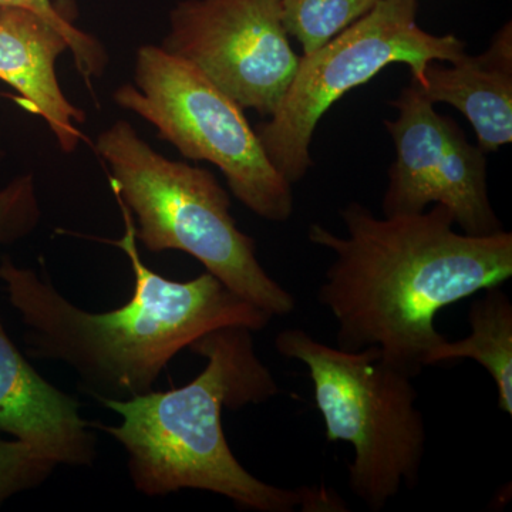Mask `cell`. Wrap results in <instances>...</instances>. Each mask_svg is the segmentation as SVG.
Returning a JSON list of instances; mask_svg holds the SVG:
<instances>
[{"label":"cell","mask_w":512,"mask_h":512,"mask_svg":"<svg viewBox=\"0 0 512 512\" xmlns=\"http://www.w3.org/2000/svg\"><path fill=\"white\" fill-rule=\"evenodd\" d=\"M340 218L346 237L320 224L308 231L312 244L335 255L318 299L338 323V348H375L413 379L446 340L434 326L437 313L512 276L511 232H457L443 205L379 218L350 202Z\"/></svg>","instance_id":"1"},{"label":"cell","mask_w":512,"mask_h":512,"mask_svg":"<svg viewBox=\"0 0 512 512\" xmlns=\"http://www.w3.org/2000/svg\"><path fill=\"white\" fill-rule=\"evenodd\" d=\"M116 201L124 235L97 239L121 249L133 269V296L121 308L84 311L33 269L8 255L0 259V282L26 328L29 355L72 367L80 392L97 402L151 392L168 363L212 330L242 326L256 332L272 319L210 272L177 282L148 268L138 251L133 215Z\"/></svg>","instance_id":"2"},{"label":"cell","mask_w":512,"mask_h":512,"mask_svg":"<svg viewBox=\"0 0 512 512\" xmlns=\"http://www.w3.org/2000/svg\"><path fill=\"white\" fill-rule=\"evenodd\" d=\"M207 359L200 376L180 389L148 392L126 400H100L120 414L119 426L93 423L127 454L128 476L138 493L165 497L181 490L222 495L241 510L323 511L338 503L325 488L286 490L259 480L232 453L222 410L262 404L278 384L254 349L252 330L215 329L190 346Z\"/></svg>","instance_id":"3"},{"label":"cell","mask_w":512,"mask_h":512,"mask_svg":"<svg viewBox=\"0 0 512 512\" xmlns=\"http://www.w3.org/2000/svg\"><path fill=\"white\" fill-rule=\"evenodd\" d=\"M94 150L109 165L114 197L130 210L147 251L191 255L272 318L295 311L292 293L265 271L254 239L237 227L231 198L214 174L157 153L124 120L101 131Z\"/></svg>","instance_id":"4"},{"label":"cell","mask_w":512,"mask_h":512,"mask_svg":"<svg viewBox=\"0 0 512 512\" xmlns=\"http://www.w3.org/2000/svg\"><path fill=\"white\" fill-rule=\"evenodd\" d=\"M275 349L308 367L326 439L352 444L348 480L356 498L379 512L403 485H417L427 429L413 377L383 362L375 348H333L302 329L282 330Z\"/></svg>","instance_id":"5"},{"label":"cell","mask_w":512,"mask_h":512,"mask_svg":"<svg viewBox=\"0 0 512 512\" xmlns=\"http://www.w3.org/2000/svg\"><path fill=\"white\" fill-rule=\"evenodd\" d=\"M134 83L114 92L120 109L153 124L188 160L218 167L234 197L258 217H292V185L266 156L244 109L197 67L161 46H141Z\"/></svg>","instance_id":"6"},{"label":"cell","mask_w":512,"mask_h":512,"mask_svg":"<svg viewBox=\"0 0 512 512\" xmlns=\"http://www.w3.org/2000/svg\"><path fill=\"white\" fill-rule=\"evenodd\" d=\"M417 0H380L348 29L303 55L274 114L255 127L266 156L289 184L313 167L311 144L320 119L336 101L369 83L390 64H407L419 83L431 62L466 53L456 35H431L417 23Z\"/></svg>","instance_id":"7"},{"label":"cell","mask_w":512,"mask_h":512,"mask_svg":"<svg viewBox=\"0 0 512 512\" xmlns=\"http://www.w3.org/2000/svg\"><path fill=\"white\" fill-rule=\"evenodd\" d=\"M161 47L262 117L274 114L301 60L281 0H183L171 10Z\"/></svg>","instance_id":"8"},{"label":"cell","mask_w":512,"mask_h":512,"mask_svg":"<svg viewBox=\"0 0 512 512\" xmlns=\"http://www.w3.org/2000/svg\"><path fill=\"white\" fill-rule=\"evenodd\" d=\"M392 106L396 120L384 121L396 148L384 192V217L413 215L431 204L446 207L461 231L484 237L503 231L487 183V157L451 117L434 109L420 87H404Z\"/></svg>","instance_id":"9"},{"label":"cell","mask_w":512,"mask_h":512,"mask_svg":"<svg viewBox=\"0 0 512 512\" xmlns=\"http://www.w3.org/2000/svg\"><path fill=\"white\" fill-rule=\"evenodd\" d=\"M93 423L79 400L43 379L10 340L0 318V433L28 444L57 466L96 463Z\"/></svg>","instance_id":"10"},{"label":"cell","mask_w":512,"mask_h":512,"mask_svg":"<svg viewBox=\"0 0 512 512\" xmlns=\"http://www.w3.org/2000/svg\"><path fill=\"white\" fill-rule=\"evenodd\" d=\"M69 40L33 10L0 8V80L12 87L16 101L45 120L63 153H73L84 140L80 124L86 113L69 101L56 74Z\"/></svg>","instance_id":"11"},{"label":"cell","mask_w":512,"mask_h":512,"mask_svg":"<svg viewBox=\"0 0 512 512\" xmlns=\"http://www.w3.org/2000/svg\"><path fill=\"white\" fill-rule=\"evenodd\" d=\"M416 83V82H414ZM433 104L460 111L477 136V146L495 153L512 141V25L505 23L478 56L464 53L450 66L431 62L419 83Z\"/></svg>","instance_id":"12"},{"label":"cell","mask_w":512,"mask_h":512,"mask_svg":"<svg viewBox=\"0 0 512 512\" xmlns=\"http://www.w3.org/2000/svg\"><path fill=\"white\" fill-rule=\"evenodd\" d=\"M470 306V335L443 343L431 353L430 366L453 360H476L494 380L498 407L512 416V303L500 286L484 289Z\"/></svg>","instance_id":"13"},{"label":"cell","mask_w":512,"mask_h":512,"mask_svg":"<svg viewBox=\"0 0 512 512\" xmlns=\"http://www.w3.org/2000/svg\"><path fill=\"white\" fill-rule=\"evenodd\" d=\"M380 0H281L282 20L303 55L315 52L375 8Z\"/></svg>","instance_id":"14"},{"label":"cell","mask_w":512,"mask_h":512,"mask_svg":"<svg viewBox=\"0 0 512 512\" xmlns=\"http://www.w3.org/2000/svg\"><path fill=\"white\" fill-rule=\"evenodd\" d=\"M6 6L33 10L59 29L69 40L70 52H72L77 72L83 77L87 86L92 84L93 79L103 76L106 72L109 56L104 46L96 37L77 29L73 20L62 9L53 5L52 0H0V8H6Z\"/></svg>","instance_id":"15"},{"label":"cell","mask_w":512,"mask_h":512,"mask_svg":"<svg viewBox=\"0 0 512 512\" xmlns=\"http://www.w3.org/2000/svg\"><path fill=\"white\" fill-rule=\"evenodd\" d=\"M57 464L28 444L0 440V507L20 493L40 487Z\"/></svg>","instance_id":"16"},{"label":"cell","mask_w":512,"mask_h":512,"mask_svg":"<svg viewBox=\"0 0 512 512\" xmlns=\"http://www.w3.org/2000/svg\"><path fill=\"white\" fill-rule=\"evenodd\" d=\"M42 220L35 177L22 174L0 190V247L29 237Z\"/></svg>","instance_id":"17"},{"label":"cell","mask_w":512,"mask_h":512,"mask_svg":"<svg viewBox=\"0 0 512 512\" xmlns=\"http://www.w3.org/2000/svg\"><path fill=\"white\" fill-rule=\"evenodd\" d=\"M5 160V147H3V133L2 127H0V164Z\"/></svg>","instance_id":"18"}]
</instances>
